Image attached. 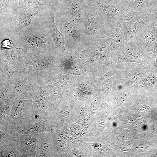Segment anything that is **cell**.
<instances>
[{"label": "cell", "instance_id": "cell-8", "mask_svg": "<svg viewBox=\"0 0 157 157\" xmlns=\"http://www.w3.org/2000/svg\"><path fill=\"white\" fill-rule=\"evenodd\" d=\"M55 8L49 7L44 12L40 14L49 28L51 35L53 46L59 49H65L64 36L58 29L55 22Z\"/></svg>", "mask_w": 157, "mask_h": 157}, {"label": "cell", "instance_id": "cell-15", "mask_svg": "<svg viewBox=\"0 0 157 157\" xmlns=\"http://www.w3.org/2000/svg\"><path fill=\"white\" fill-rule=\"evenodd\" d=\"M56 24L60 32L66 37H69L74 40L79 39L80 34L71 21L66 17H61L56 18Z\"/></svg>", "mask_w": 157, "mask_h": 157}, {"label": "cell", "instance_id": "cell-16", "mask_svg": "<svg viewBox=\"0 0 157 157\" xmlns=\"http://www.w3.org/2000/svg\"><path fill=\"white\" fill-rule=\"evenodd\" d=\"M52 3L53 0H19L18 7L21 9L38 6L51 7Z\"/></svg>", "mask_w": 157, "mask_h": 157}, {"label": "cell", "instance_id": "cell-19", "mask_svg": "<svg viewBox=\"0 0 157 157\" xmlns=\"http://www.w3.org/2000/svg\"><path fill=\"white\" fill-rule=\"evenodd\" d=\"M115 75L108 74L102 75L101 80L102 86L105 90H110L113 86Z\"/></svg>", "mask_w": 157, "mask_h": 157}, {"label": "cell", "instance_id": "cell-2", "mask_svg": "<svg viewBox=\"0 0 157 157\" xmlns=\"http://www.w3.org/2000/svg\"><path fill=\"white\" fill-rule=\"evenodd\" d=\"M9 38L24 47L34 50L46 49L52 39L49 28L40 14L35 17L30 26L22 29L20 34Z\"/></svg>", "mask_w": 157, "mask_h": 157}, {"label": "cell", "instance_id": "cell-20", "mask_svg": "<svg viewBox=\"0 0 157 157\" xmlns=\"http://www.w3.org/2000/svg\"><path fill=\"white\" fill-rule=\"evenodd\" d=\"M0 38H4L1 43V47L3 49H9L13 47V44L8 37L6 36H0Z\"/></svg>", "mask_w": 157, "mask_h": 157}, {"label": "cell", "instance_id": "cell-1", "mask_svg": "<svg viewBox=\"0 0 157 157\" xmlns=\"http://www.w3.org/2000/svg\"><path fill=\"white\" fill-rule=\"evenodd\" d=\"M48 7L33 6L26 9L0 14V36L11 38L20 34L22 29L30 26L35 17L44 12Z\"/></svg>", "mask_w": 157, "mask_h": 157}, {"label": "cell", "instance_id": "cell-17", "mask_svg": "<svg viewBox=\"0 0 157 157\" xmlns=\"http://www.w3.org/2000/svg\"><path fill=\"white\" fill-rule=\"evenodd\" d=\"M12 103L9 101H1L0 126L3 125L10 116L13 106Z\"/></svg>", "mask_w": 157, "mask_h": 157}, {"label": "cell", "instance_id": "cell-6", "mask_svg": "<svg viewBox=\"0 0 157 157\" xmlns=\"http://www.w3.org/2000/svg\"><path fill=\"white\" fill-rule=\"evenodd\" d=\"M52 128L47 121H42L30 124H22L9 127L6 132L13 137L18 134H24L34 135L42 132L50 131Z\"/></svg>", "mask_w": 157, "mask_h": 157}, {"label": "cell", "instance_id": "cell-9", "mask_svg": "<svg viewBox=\"0 0 157 157\" xmlns=\"http://www.w3.org/2000/svg\"><path fill=\"white\" fill-rule=\"evenodd\" d=\"M106 38L116 59L125 49L127 43L123 31L118 22L109 29Z\"/></svg>", "mask_w": 157, "mask_h": 157}, {"label": "cell", "instance_id": "cell-25", "mask_svg": "<svg viewBox=\"0 0 157 157\" xmlns=\"http://www.w3.org/2000/svg\"><path fill=\"white\" fill-rule=\"evenodd\" d=\"M152 53L155 58L156 65L157 67V43L154 48Z\"/></svg>", "mask_w": 157, "mask_h": 157}, {"label": "cell", "instance_id": "cell-13", "mask_svg": "<svg viewBox=\"0 0 157 157\" xmlns=\"http://www.w3.org/2000/svg\"><path fill=\"white\" fill-rule=\"evenodd\" d=\"M134 90H144L157 92V67H152L147 73L132 88Z\"/></svg>", "mask_w": 157, "mask_h": 157}, {"label": "cell", "instance_id": "cell-21", "mask_svg": "<svg viewBox=\"0 0 157 157\" xmlns=\"http://www.w3.org/2000/svg\"><path fill=\"white\" fill-rule=\"evenodd\" d=\"M86 51V50L80 51L75 53L73 56L74 59L78 61L81 60L83 57Z\"/></svg>", "mask_w": 157, "mask_h": 157}, {"label": "cell", "instance_id": "cell-14", "mask_svg": "<svg viewBox=\"0 0 157 157\" xmlns=\"http://www.w3.org/2000/svg\"><path fill=\"white\" fill-rule=\"evenodd\" d=\"M50 131L42 132L37 135L36 157L51 156L53 150Z\"/></svg>", "mask_w": 157, "mask_h": 157}, {"label": "cell", "instance_id": "cell-18", "mask_svg": "<svg viewBox=\"0 0 157 157\" xmlns=\"http://www.w3.org/2000/svg\"><path fill=\"white\" fill-rule=\"evenodd\" d=\"M69 13L73 20L80 21L83 14L81 6L76 3H72L69 9Z\"/></svg>", "mask_w": 157, "mask_h": 157}, {"label": "cell", "instance_id": "cell-5", "mask_svg": "<svg viewBox=\"0 0 157 157\" xmlns=\"http://www.w3.org/2000/svg\"><path fill=\"white\" fill-rule=\"evenodd\" d=\"M117 67L120 75L124 84L131 90L152 66L136 63L125 62L118 63Z\"/></svg>", "mask_w": 157, "mask_h": 157}, {"label": "cell", "instance_id": "cell-12", "mask_svg": "<svg viewBox=\"0 0 157 157\" xmlns=\"http://www.w3.org/2000/svg\"><path fill=\"white\" fill-rule=\"evenodd\" d=\"M0 157H23L17 149L15 137L0 131Z\"/></svg>", "mask_w": 157, "mask_h": 157}, {"label": "cell", "instance_id": "cell-23", "mask_svg": "<svg viewBox=\"0 0 157 157\" xmlns=\"http://www.w3.org/2000/svg\"><path fill=\"white\" fill-rule=\"evenodd\" d=\"M150 22L157 26V14L156 12L152 14Z\"/></svg>", "mask_w": 157, "mask_h": 157}, {"label": "cell", "instance_id": "cell-4", "mask_svg": "<svg viewBox=\"0 0 157 157\" xmlns=\"http://www.w3.org/2000/svg\"><path fill=\"white\" fill-rule=\"evenodd\" d=\"M35 108L31 100H19L13 103L10 115L4 124L0 126V130L22 124L35 122Z\"/></svg>", "mask_w": 157, "mask_h": 157}, {"label": "cell", "instance_id": "cell-10", "mask_svg": "<svg viewBox=\"0 0 157 157\" xmlns=\"http://www.w3.org/2000/svg\"><path fill=\"white\" fill-rule=\"evenodd\" d=\"M15 137L17 150L23 157H36V135L19 134Z\"/></svg>", "mask_w": 157, "mask_h": 157}, {"label": "cell", "instance_id": "cell-11", "mask_svg": "<svg viewBox=\"0 0 157 157\" xmlns=\"http://www.w3.org/2000/svg\"><path fill=\"white\" fill-rule=\"evenodd\" d=\"M147 51L152 52L157 43V26L150 22L135 37Z\"/></svg>", "mask_w": 157, "mask_h": 157}, {"label": "cell", "instance_id": "cell-22", "mask_svg": "<svg viewBox=\"0 0 157 157\" xmlns=\"http://www.w3.org/2000/svg\"><path fill=\"white\" fill-rule=\"evenodd\" d=\"M45 61L41 60L36 62L34 64V67L36 69H40L43 68L46 66Z\"/></svg>", "mask_w": 157, "mask_h": 157}, {"label": "cell", "instance_id": "cell-26", "mask_svg": "<svg viewBox=\"0 0 157 157\" xmlns=\"http://www.w3.org/2000/svg\"><path fill=\"white\" fill-rule=\"evenodd\" d=\"M155 11L156 14H157V3L156 6V7L155 8Z\"/></svg>", "mask_w": 157, "mask_h": 157}, {"label": "cell", "instance_id": "cell-24", "mask_svg": "<svg viewBox=\"0 0 157 157\" xmlns=\"http://www.w3.org/2000/svg\"><path fill=\"white\" fill-rule=\"evenodd\" d=\"M83 69L79 68H76L73 70V73L76 75H81L83 74Z\"/></svg>", "mask_w": 157, "mask_h": 157}, {"label": "cell", "instance_id": "cell-7", "mask_svg": "<svg viewBox=\"0 0 157 157\" xmlns=\"http://www.w3.org/2000/svg\"><path fill=\"white\" fill-rule=\"evenodd\" d=\"M152 13L141 14L130 21L120 23L117 22L123 31L127 42L138 35L150 22Z\"/></svg>", "mask_w": 157, "mask_h": 157}, {"label": "cell", "instance_id": "cell-3", "mask_svg": "<svg viewBox=\"0 0 157 157\" xmlns=\"http://www.w3.org/2000/svg\"><path fill=\"white\" fill-rule=\"evenodd\" d=\"M144 47L134 38L127 42L126 46L116 58L118 63L130 62L151 67L156 65L154 56H151Z\"/></svg>", "mask_w": 157, "mask_h": 157}]
</instances>
